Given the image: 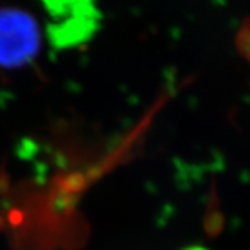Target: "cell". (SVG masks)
Wrapping results in <instances>:
<instances>
[{"mask_svg":"<svg viewBox=\"0 0 250 250\" xmlns=\"http://www.w3.org/2000/svg\"><path fill=\"white\" fill-rule=\"evenodd\" d=\"M41 47V31L27 11L0 9V67L20 68L35 59Z\"/></svg>","mask_w":250,"mask_h":250,"instance_id":"6da1fadb","label":"cell"},{"mask_svg":"<svg viewBox=\"0 0 250 250\" xmlns=\"http://www.w3.org/2000/svg\"><path fill=\"white\" fill-rule=\"evenodd\" d=\"M182 250H207L206 248H202V246H188V248H184Z\"/></svg>","mask_w":250,"mask_h":250,"instance_id":"7a4b0ae2","label":"cell"}]
</instances>
